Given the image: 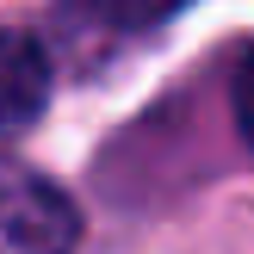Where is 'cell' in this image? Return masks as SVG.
Wrapping results in <instances>:
<instances>
[{
	"label": "cell",
	"mask_w": 254,
	"mask_h": 254,
	"mask_svg": "<svg viewBox=\"0 0 254 254\" xmlns=\"http://www.w3.org/2000/svg\"><path fill=\"white\" fill-rule=\"evenodd\" d=\"M81 211L50 174L0 155V254H74Z\"/></svg>",
	"instance_id": "6da1fadb"
},
{
	"label": "cell",
	"mask_w": 254,
	"mask_h": 254,
	"mask_svg": "<svg viewBox=\"0 0 254 254\" xmlns=\"http://www.w3.org/2000/svg\"><path fill=\"white\" fill-rule=\"evenodd\" d=\"M50 99V56L31 31H0V136L37 124Z\"/></svg>",
	"instance_id": "7a4b0ae2"
},
{
	"label": "cell",
	"mask_w": 254,
	"mask_h": 254,
	"mask_svg": "<svg viewBox=\"0 0 254 254\" xmlns=\"http://www.w3.org/2000/svg\"><path fill=\"white\" fill-rule=\"evenodd\" d=\"M87 6H93L106 25H118V31H149V25L174 19V12L192 6V0H87Z\"/></svg>",
	"instance_id": "3957f363"
},
{
	"label": "cell",
	"mask_w": 254,
	"mask_h": 254,
	"mask_svg": "<svg viewBox=\"0 0 254 254\" xmlns=\"http://www.w3.org/2000/svg\"><path fill=\"white\" fill-rule=\"evenodd\" d=\"M230 106H236V130L248 136V149H254V50L242 62H236V81H230Z\"/></svg>",
	"instance_id": "277c9868"
}]
</instances>
